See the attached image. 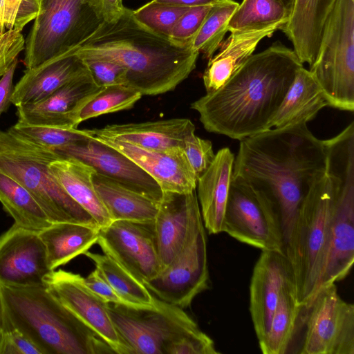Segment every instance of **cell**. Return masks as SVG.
<instances>
[{
  "instance_id": "db71d44e",
  "label": "cell",
  "mask_w": 354,
  "mask_h": 354,
  "mask_svg": "<svg viewBox=\"0 0 354 354\" xmlns=\"http://www.w3.org/2000/svg\"><path fill=\"white\" fill-rule=\"evenodd\" d=\"M1 3H2V0H0V8H1Z\"/></svg>"
},
{
  "instance_id": "ba28073f",
  "label": "cell",
  "mask_w": 354,
  "mask_h": 354,
  "mask_svg": "<svg viewBox=\"0 0 354 354\" xmlns=\"http://www.w3.org/2000/svg\"><path fill=\"white\" fill-rule=\"evenodd\" d=\"M310 71L328 106L354 111V0H337L322 32Z\"/></svg>"
},
{
  "instance_id": "ee69618b",
  "label": "cell",
  "mask_w": 354,
  "mask_h": 354,
  "mask_svg": "<svg viewBox=\"0 0 354 354\" xmlns=\"http://www.w3.org/2000/svg\"><path fill=\"white\" fill-rule=\"evenodd\" d=\"M0 354H41L39 348L17 330L3 326Z\"/></svg>"
},
{
  "instance_id": "8992f818",
  "label": "cell",
  "mask_w": 354,
  "mask_h": 354,
  "mask_svg": "<svg viewBox=\"0 0 354 354\" xmlns=\"http://www.w3.org/2000/svg\"><path fill=\"white\" fill-rule=\"evenodd\" d=\"M333 208L326 173L305 197L284 254L289 262L299 304L306 308L319 288Z\"/></svg>"
},
{
  "instance_id": "681fc988",
  "label": "cell",
  "mask_w": 354,
  "mask_h": 354,
  "mask_svg": "<svg viewBox=\"0 0 354 354\" xmlns=\"http://www.w3.org/2000/svg\"><path fill=\"white\" fill-rule=\"evenodd\" d=\"M21 0H2L0 8V34L13 28L15 17Z\"/></svg>"
},
{
  "instance_id": "f35d334b",
  "label": "cell",
  "mask_w": 354,
  "mask_h": 354,
  "mask_svg": "<svg viewBox=\"0 0 354 354\" xmlns=\"http://www.w3.org/2000/svg\"><path fill=\"white\" fill-rule=\"evenodd\" d=\"M212 6L189 8L174 26L169 39L182 45H191Z\"/></svg>"
},
{
  "instance_id": "74e56055",
  "label": "cell",
  "mask_w": 354,
  "mask_h": 354,
  "mask_svg": "<svg viewBox=\"0 0 354 354\" xmlns=\"http://www.w3.org/2000/svg\"><path fill=\"white\" fill-rule=\"evenodd\" d=\"M189 8L176 7L150 1L132 10L135 19L144 26L162 37L169 35L180 17Z\"/></svg>"
},
{
  "instance_id": "4dcf8cb0",
  "label": "cell",
  "mask_w": 354,
  "mask_h": 354,
  "mask_svg": "<svg viewBox=\"0 0 354 354\" xmlns=\"http://www.w3.org/2000/svg\"><path fill=\"white\" fill-rule=\"evenodd\" d=\"M302 310L303 307L299 304L296 295L294 280L291 279L281 292L266 335L259 341L263 353H287Z\"/></svg>"
},
{
  "instance_id": "816d5d0a",
  "label": "cell",
  "mask_w": 354,
  "mask_h": 354,
  "mask_svg": "<svg viewBox=\"0 0 354 354\" xmlns=\"http://www.w3.org/2000/svg\"><path fill=\"white\" fill-rule=\"evenodd\" d=\"M281 1L283 3L285 7L289 10V12H290V10L292 4L293 3V0H281Z\"/></svg>"
},
{
  "instance_id": "52a82bcc",
  "label": "cell",
  "mask_w": 354,
  "mask_h": 354,
  "mask_svg": "<svg viewBox=\"0 0 354 354\" xmlns=\"http://www.w3.org/2000/svg\"><path fill=\"white\" fill-rule=\"evenodd\" d=\"M326 173L333 208L318 290L344 279L353 265L354 149L347 145L330 147L326 153Z\"/></svg>"
},
{
  "instance_id": "6da1fadb",
  "label": "cell",
  "mask_w": 354,
  "mask_h": 354,
  "mask_svg": "<svg viewBox=\"0 0 354 354\" xmlns=\"http://www.w3.org/2000/svg\"><path fill=\"white\" fill-rule=\"evenodd\" d=\"M326 169L324 141L302 124L240 140L232 180L278 214L286 246L305 197Z\"/></svg>"
},
{
  "instance_id": "e575fe53",
  "label": "cell",
  "mask_w": 354,
  "mask_h": 354,
  "mask_svg": "<svg viewBox=\"0 0 354 354\" xmlns=\"http://www.w3.org/2000/svg\"><path fill=\"white\" fill-rule=\"evenodd\" d=\"M239 3L218 0L212 5L199 30L191 42L192 47L209 59L224 40L228 21Z\"/></svg>"
},
{
  "instance_id": "e0dca14e",
  "label": "cell",
  "mask_w": 354,
  "mask_h": 354,
  "mask_svg": "<svg viewBox=\"0 0 354 354\" xmlns=\"http://www.w3.org/2000/svg\"><path fill=\"white\" fill-rule=\"evenodd\" d=\"M50 272L39 231L14 223L0 235V284L44 286Z\"/></svg>"
},
{
  "instance_id": "ab89813d",
  "label": "cell",
  "mask_w": 354,
  "mask_h": 354,
  "mask_svg": "<svg viewBox=\"0 0 354 354\" xmlns=\"http://www.w3.org/2000/svg\"><path fill=\"white\" fill-rule=\"evenodd\" d=\"M183 149L198 179L214 159L212 142L199 138L194 131L186 136Z\"/></svg>"
},
{
  "instance_id": "bcb514c9",
  "label": "cell",
  "mask_w": 354,
  "mask_h": 354,
  "mask_svg": "<svg viewBox=\"0 0 354 354\" xmlns=\"http://www.w3.org/2000/svg\"><path fill=\"white\" fill-rule=\"evenodd\" d=\"M96 17L103 23L111 24L119 19L126 7L122 0H84Z\"/></svg>"
},
{
  "instance_id": "8d00e7d4",
  "label": "cell",
  "mask_w": 354,
  "mask_h": 354,
  "mask_svg": "<svg viewBox=\"0 0 354 354\" xmlns=\"http://www.w3.org/2000/svg\"><path fill=\"white\" fill-rule=\"evenodd\" d=\"M8 130L33 143L52 150L91 138L87 129L36 126L17 121Z\"/></svg>"
},
{
  "instance_id": "ffe728a7",
  "label": "cell",
  "mask_w": 354,
  "mask_h": 354,
  "mask_svg": "<svg viewBox=\"0 0 354 354\" xmlns=\"http://www.w3.org/2000/svg\"><path fill=\"white\" fill-rule=\"evenodd\" d=\"M133 160L160 187L162 192L190 193L196 189L197 178L183 149H145L115 140L95 138Z\"/></svg>"
},
{
  "instance_id": "2e32d148",
  "label": "cell",
  "mask_w": 354,
  "mask_h": 354,
  "mask_svg": "<svg viewBox=\"0 0 354 354\" xmlns=\"http://www.w3.org/2000/svg\"><path fill=\"white\" fill-rule=\"evenodd\" d=\"M53 151L62 157L84 162L96 172L158 203L162 198L163 192L152 177L125 155L92 137Z\"/></svg>"
},
{
  "instance_id": "9a60e30c",
  "label": "cell",
  "mask_w": 354,
  "mask_h": 354,
  "mask_svg": "<svg viewBox=\"0 0 354 354\" xmlns=\"http://www.w3.org/2000/svg\"><path fill=\"white\" fill-rule=\"evenodd\" d=\"M46 288L79 319L100 336L116 354H131L109 315L107 304L89 290L79 274L53 270L44 278Z\"/></svg>"
},
{
  "instance_id": "60d3db41",
  "label": "cell",
  "mask_w": 354,
  "mask_h": 354,
  "mask_svg": "<svg viewBox=\"0 0 354 354\" xmlns=\"http://www.w3.org/2000/svg\"><path fill=\"white\" fill-rule=\"evenodd\" d=\"M95 83L100 88L126 85L127 70L120 64L104 59H82Z\"/></svg>"
},
{
  "instance_id": "1f68e13d",
  "label": "cell",
  "mask_w": 354,
  "mask_h": 354,
  "mask_svg": "<svg viewBox=\"0 0 354 354\" xmlns=\"http://www.w3.org/2000/svg\"><path fill=\"white\" fill-rule=\"evenodd\" d=\"M0 202L4 210L19 225L40 231L52 224L30 193L1 172Z\"/></svg>"
},
{
  "instance_id": "7dc6e473",
  "label": "cell",
  "mask_w": 354,
  "mask_h": 354,
  "mask_svg": "<svg viewBox=\"0 0 354 354\" xmlns=\"http://www.w3.org/2000/svg\"><path fill=\"white\" fill-rule=\"evenodd\" d=\"M41 0H21L17 8L13 29L21 32L24 26L35 19L40 9Z\"/></svg>"
},
{
  "instance_id": "8fae6325",
  "label": "cell",
  "mask_w": 354,
  "mask_h": 354,
  "mask_svg": "<svg viewBox=\"0 0 354 354\" xmlns=\"http://www.w3.org/2000/svg\"><path fill=\"white\" fill-rule=\"evenodd\" d=\"M306 310L301 354H354V306L335 283L320 288Z\"/></svg>"
},
{
  "instance_id": "484cf974",
  "label": "cell",
  "mask_w": 354,
  "mask_h": 354,
  "mask_svg": "<svg viewBox=\"0 0 354 354\" xmlns=\"http://www.w3.org/2000/svg\"><path fill=\"white\" fill-rule=\"evenodd\" d=\"M279 29V26L245 31H232L209 59L203 75L206 93L221 87L253 54L259 43Z\"/></svg>"
},
{
  "instance_id": "c3c4849f",
  "label": "cell",
  "mask_w": 354,
  "mask_h": 354,
  "mask_svg": "<svg viewBox=\"0 0 354 354\" xmlns=\"http://www.w3.org/2000/svg\"><path fill=\"white\" fill-rule=\"evenodd\" d=\"M17 66V59L12 63L10 68L0 79V116L8 109L11 104V97L15 87L13 78Z\"/></svg>"
},
{
  "instance_id": "9c48e42d",
  "label": "cell",
  "mask_w": 354,
  "mask_h": 354,
  "mask_svg": "<svg viewBox=\"0 0 354 354\" xmlns=\"http://www.w3.org/2000/svg\"><path fill=\"white\" fill-rule=\"evenodd\" d=\"M111 319L131 354H167L175 342L201 330L175 305L154 297L153 306L107 304Z\"/></svg>"
},
{
  "instance_id": "d590c367",
  "label": "cell",
  "mask_w": 354,
  "mask_h": 354,
  "mask_svg": "<svg viewBox=\"0 0 354 354\" xmlns=\"http://www.w3.org/2000/svg\"><path fill=\"white\" fill-rule=\"evenodd\" d=\"M142 95L126 85L102 87L80 109L77 122L102 115L131 109Z\"/></svg>"
},
{
  "instance_id": "d6986e66",
  "label": "cell",
  "mask_w": 354,
  "mask_h": 354,
  "mask_svg": "<svg viewBox=\"0 0 354 354\" xmlns=\"http://www.w3.org/2000/svg\"><path fill=\"white\" fill-rule=\"evenodd\" d=\"M100 88L88 71L43 100L17 106V121L36 126L77 128L80 109Z\"/></svg>"
},
{
  "instance_id": "7bdbcfd3",
  "label": "cell",
  "mask_w": 354,
  "mask_h": 354,
  "mask_svg": "<svg viewBox=\"0 0 354 354\" xmlns=\"http://www.w3.org/2000/svg\"><path fill=\"white\" fill-rule=\"evenodd\" d=\"M213 340L202 330L174 343L167 354H216Z\"/></svg>"
},
{
  "instance_id": "836d02e7",
  "label": "cell",
  "mask_w": 354,
  "mask_h": 354,
  "mask_svg": "<svg viewBox=\"0 0 354 354\" xmlns=\"http://www.w3.org/2000/svg\"><path fill=\"white\" fill-rule=\"evenodd\" d=\"M288 15L289 10L281 0H243L231 16L227 30H260L273 26L280 28Z\"/></svg>"
},
{
  "instance_id": "ac0fdd59",
  "label": "cell",
  "mask_w": 354,
  "mask_h": 354,
  "mask_svg": "<svg viewBox=\"0 0 354 354\" xmlns=\"http://www.w3.org/2000/svg\"><path fill=\"white\" fill-rule=\"evenodd\" d=\"M202 224L196 190L187 194L163 192L153 221L161 271L181 251Z\"/></svg>"
},
{
  "instance_id": "277c9868",
  "label": "cell",
  "mask_w": 354,
  "mask_h": 354,
  "mask_svg": "<svg viewBox=\"0 0 354 354\" xmlns=\"http://www.w3.org/2000/svg\"><path fill=\"white\" fill-rule=\"evenodd\" d=\"M3 326L15 328L41 354L115 353L46 286L0 284Z\"/></svg>"
},
{
  "instance_id": "3957f363",
  "label": "cell",
  "mask_w": 354,
  "mask_h": 354,
  "mask_svg": "<svg viewBox=\"0 0 354 354\" xmlns=\"http://www.w3.org/2000/svg\"><path fill=\"white\" fill-rule=\"evenodd\" d=\"M81 59L115 62L127 70L126 86L142 95L171 91L194 70L199 53L139 23L132 10L97 28L73 50Z\"/></svg>"
},
{
  "instance_id": "5b68a950",
  "label": "cell",
  "mask_w": 354,
  "mask_h": 354,
  "mask_svg": "<svg viewBox=\"0 0 354 354\" xmlns=\"http://www.w3.org/2000/svg\"><path fill=\"white\" fill-rule=\"evenodd\" d=\"M60 157L50 149L0 129V172L26 189L51 223L71 222L99 227L50 172V163Z\"/></svg>"
},
{
  "instance_id": "d4e9b609",
  "label": "cell",
  "mask_w": 354,
  "mask_h": 354,
  "mask_svg": "<svg viewBox=\"0 0 354 354\" xmlns=\"http://www.w3.org/2000/svg\"><path fill=\"white\" fill-rule=\"evenodd\" d=\"M234 155L227 147L221 149L208 169L197 179V198L204 227L209 234L222 232Z\"/></svg>"
},
{
  "instance_id": "f546056e",
  "label": "cell",
  "mask_w": 354,
  "mask_h": 354,
  "mask_svg": "<svg viewBox=\"0 0 354 354\" xmlns=\"http://www.w3.org/2000/svg\"><path fill=\"white\" fill-rule=\"evenodd\" d=\"M93 185L112 221L153 223L158 203L94 171Z\"/></svg>"
},
{
  "instance_id": "7a4b0ae2",
  "label": "cell",
  "mask_w": 354,
  "mask_h": 354,
  "mask_svg": "<svg viewBox=\"0 0 354 354\" xmlns=\"http://www.w3.org/2000/svg\"><path fill=\"white\" fill-rule=\"evenodd\" d=\"M301 66L293 49L275 41L252 54L221 87L190 107L207 131L240 141L268 129Z\"/></svg>"
},
{
  "instance_id": "7c38bea8",
  "label": "cell",
  "mask_w": 354,
  "mask_h": 354,
  "mask_svg": "<svg viewBox=\"0 0 354 354\" xmlns=\"http://www.w3.org/2000/svg\"><path fill=\"white\" fill-rule=\"evenodd\" d=\"M209 279L206 234L202 224L170 263L145 285L158 299L185 308L208 288Z\"/></svg>"
},
{
  "instance_id": "30bf717a",
  "label": "cell",
  "mask_w": 354,
  "mask_h": 354,
  "mask_svg": "<svg viewBox=\"0 0 354 354\" xmlns=\"http://www.w3.org/2000/svg\"><path fill=\"white\" fill-rule=\"evenodd\" d=\"M100 23L84 0H41L25 44L26 68L73 50Z\"/></svg>"
},
{
  "instance_id": "b9f144b4",
  "label": "cell",
  "mask_w": 354,
  "mask_h": 354,
  "mask_svg": "<svg viewBox=\"0 0 354 354\" xmlns=\"http://www.w3.org/2000/svg\"><path fill=\"white\" fill-rule=\"evenodd\" d=\"M25 44L21 32L13 28L0 34V77L17 59L19 54L25 49Z\"/></svg>"
},
{
  "instance_id": "603a6c76",
  "label": "cell",
  "mask_w": 354,
  "mask_h": 354,
  "mask_svg": "<svg viewBox=\"0 0 354 354\" xmlns=\"http://www.w3.org/2000/svg\"><path fill=\"white\" fill-rule=\"evenodd\" d=\"M95 138L115 140L153 150L183 147L184 140L195 126L187 118H171L145 122L109 124L87 129Z\"/></svg>"
},
{
  "instance_id": "5bb4252c",
  "label": "cell",
  "mask_w": 354,
  "mask_h": 354,
  "mask_svg": "<svg viewBox=\"0 0 354 354\" xmlns=\"http://www.w3.org/2000/svg\"><path fill=\"white\" fill-rule=\"evenodd\" d=\"M97 243L144 284L161 272L153 223L113 221L100 228Z\"/></svg>"
},
{
  "instance_id": "f1b7e54d",
  "label": "cell",
  "mask_w": 354,
  "mask_h": 354,
  "mask_svg": "<svg viewBox=\"0 0 354 354\" xmlns=\"http://www.w3.org/2000/svg\"><path fill=\"white\" fill-rule=\"evenodd\" d=\"M100 228L85 224L62 222L50 224L39 231L45 246L49 269L67 263L84 254L97 243Z\"/></svg>"
},
{
  "instance_id": "f5cc1de1",
  "label": "cell",
  "mask_w": 354,
  "mask_h": 354,
  "mask_svg": "<svg viewBox=\"0 0 354 354\" xmlns=\"http://www.w3.org/2000/svg\"><path fill=\"white\" fill-rule=\"evenodd\" d=\"M3 328V316H2V312L1 308L0 306V330Z\"/></svg>"
},
{
  "instance_id": "4fadbf2b",
  "label": "cell",
  "mask_w": 354,
  "mask_h": 354,
  "mask_svg": "<svg viewBox=\"0 0 354 354\" xmlns=\"http://www.w3.org/2000/svg\"><path fill=\"white\" fill-rule=\"evenodd\" d=\"M222 232L261 251L284 254L283 236L277 213L258 200L248 188L233 180Z\"/></svg>"
},
{
  "instance_id": "4316f807",
  "label": "cell",
  "mask_w": 354,
  "mask_h": 354,
  "mask_svg": "<svg viewBox=\"0 0 354 354\" xmlns=\"http://www.w3.org/2000/svg\"><path fill=\"white\" fill-rule=\"evenodd\" d=\"M326 106L328 104L322 89L310 70L303 66L297 71L268 129L307 124Z\"/></svg>"
},
{
  "instance_id": "44dd1931",
  "label": "cell",
  "mask_w": 354,
  "mask_h": 354,
  "mask_svg": "<svg viewBox=\"0 0 354 354\" xmlns=\"http://www.w3.org/2000/svg\"><path fill=\"white\" fill-rule=\"evenodd\" d=\"M293 279L283 253L261 251L250 284V313L258 342L266 335L284 286Z\"/></svg>"
},
{
  "instance_id": "f907efd6",
  "label": "cell",
  "mask_w": 354,
  "mask_h": 354,
  "mask_svg": "<svg viewBox=\"0 0 354 354\" xmlns=\"http://www.w3.org/2000/svg\"><path fill=\"white\" fill-rule=\"evenodd\" d=\"M218 0H151L152 2L176 7L192 8L212 6Z\"/></svg>"
},
{
  "instance_id": "cb8c5ba5",
  "label": "cell",
  "mask_w": 354,
  "mask_h": 354,
  "mask_svg": "<svg viewBox=\"0 0 354 354\" xmlns=\"http://www.w3.org/2000/svg\"><path fill=\"white\" fill-rule=\"evenodd\" d=\"M337 0H293L287 21L279 29L293 46L300 62L310 68L321 42L325 22Z\"/></svg>"
},
{
  "instance_id": "d6a6232c",
  "label": "cell",
  "mask_w": 354,
  "mask_h": 354,
  "mask_svg": "<svg viewBox=\"0 0 354 354\" xmlns=\"http://www.w3.org/2000/svg\"><path fill=\"white\" fill-rule=\"evenodd\" d=\"M84 254L91 259L112 288L128 303L137 307L153 306L154 296L145 285L127 269L106 254Z\"/></svg>"
},
{
  "instance_id": "f6af8a7d",
  "label": "cell",
  "mask_w": 354,
  "mask_h": 354,
  "mask_svg": "<svg viewBox=\"0 0 354 354\" xmlns=\"http://www.w3.org/2000/svg\"><path fill=\"white\" fill-rule=\"evenodd\" d=\"M84 286L106 303L137 307L125 301L95 268L86 277H82Z\"/></svg>"
},
{
  "instance_id": "83f0119b",
  "label": "cell",
  "mask_w": 354,
  "mask_h": 354,
  "mask_svg": "<svg viewBox=\"0 0 354 354\" xmlns=\"http://www.w3.org/2000/svg\"><path fill=\"white\" fill-rule=\"evenodd\" d=\"M57 183L102 228L113 221L93 183L94 169L73 158L60 157L49 165Z\"/></svg>"
},
{
  "instance_id": "7402d4cb",
  "label": "cell",
  "mask_w": 354,
  "mask_h": 354,
  "mask_svg": "<svg viewBox=\"0 0 354 354\" xmlns=\"http://www.w3.org/2000/svg\"><path fill=\"white\" fill-rule=\"evenodd\" d=\"M86 71L83 61L71 50L26 68L15 85L11 104L17 107L37 103Z\"/></svg>"
}]
</instances>
